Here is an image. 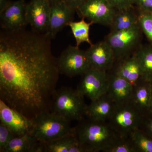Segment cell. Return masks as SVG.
I'll return each instance as SVG.
<instances>
[{"mask_svg":"<svg viewBox=\"0 0 152 152\" xmlns=\"http://www.w3.org/2000/svg\"><path fill=\"white\" fill-rule=\"evenodd\" d=\"M48 33L25 29L0 34V98L32 121L50 112L59 77Z\"/></svg>","mask_w":152,"mask_h":152,"instance_id":"cell-1","label":"cell"},{"mask_svg":"<svg viewBox=\"0 0 152 152\" xmlns=\"http://www.w3.org/2000/svg\"><path fill=\"white\" fill-rule=\"evenodd\" d=\"M78 122L76 134L84 152H106L120 137L108 122L85 118Z\"/></svg>","mask_w":152,"mask_h":152,"instance_id":"cell-2","label":"cell"},{"mask_svg":"<svg viewBox=\"0 0 152 152\" xmlns=\"http://www.w3.org/2000/svg\"><path fill=\"white\" fill-rule=\"evenodd\" d=\"M88 105L77 90L62 87L56 90L52 99L51 112L69 121L79 122L86 117Z\"/></svg>","mask_w":152,"mask_h":152,"instance_id":"cell-3","label":"cell"},{"mask_svg":"<svg viewBox=\"0 0 152 152\" xmlns=\"http://www.w3.org/2000/svg\"><path fill=\"white\" fill-rule=\"evenodd\" d=\"M30 133L39 141L47 143L75 131L71 122L52 112H44L32 121Z\"/></svg>","mask_w":152,"mask_h":152,"instance_id":"cell-4","label":"cell"},{"mask_svg":"<svg viewBox=\"0 0 152 152\" xmlns=\"http://www.w3.org/2000/svg\"><path fill=\"white\" fill-rule=\"evenodd\" d=\"M144 116L130 102L116 105L107 122L120 137H128L140 128Z\"/></svg>","mask_w":152,"mask_h":152,"instance_id":"cell-5","label":"cell"},{"mask_svg":"<svg viewBox=\"0 0 152 152\" xmlns=\"http://www.w3.org/2000/svg\"><path fill=\"white\" fill-rule=\"evenodd\" d=\"M142 33L139 24L129 29L110 31L105 40L113 49L115 61H119L134 53L140 42Z\"/></svg>","mask_w":152,"mask_h":152,"instance_id":"cell-6","label":"cell"},{"mask_svg":"<svg viewBox=\"0 0 152 152\" xmlns=\"http://www.w3.org/2000/svg\"><path fill=\"white\" fill-rule=\"evenodd\" d=\"M57 64L60 74L69 77L82 75L91 68L86 51L77 46L65 49L57 59Z\"/></svg>","mask_w":152,"mask_h":152,"instance_id":"cell-7","label":"cell"},{"mask_svg":"<svg viewBox=\"0 0 152 152\" xmlns=\"http://www.w3.org/2000/svg\"><path fill=\"white\" fill-rule=\"evenodd\" d=\"M82 76L77 89L83 96L92 101L107 94L109 83L107 72L90 68Z\"/></svg>","mask_w":152,"mask_h":152,"instance_id":"cell-8","label":"cell"},{"mask_svg":"<svg viewBox=\"0 0 152 152\" xmlns=\"http://www.w3.org/2000/svg\"><path fill=\"white\" fill-rule=\"evenodd\" d=\"M77 10L93 24L110 26L117 10L107 0H86Z\"/></svg>","mask_w":152,"mask_h":152,"instance_id":"cell-9","label":"cell"},{"mask_svg":"<svg viewBox=\"0 0 152 152\" xmlns=\"http://www.w3.org/2000/svg\"><path fill=\"white\" fill-rule=\"evenodd\" d=\"M51 4L46 0H31L26 4V18L28 24L37 32L48 31Z\"/></svg>","mask_w":152,"mask_h":152,"instance_id":"cell-10","label":"cell"},{"mask_svg":"<svg viewBox=\"0 0 152 152\" xmlns=\"http://www.w3.org/2000/svg\"><path fill=\"white\" fill-rule=\"evenodd\" d=\"M25 0L10 2L0 12L1 25L3 30L18 31L25 29L28 25L26 18Z\"/></svg>","mask_w":152,"mask_h":152,"instance_id":"cell-11","label":"cell"},{"mask_svg":"<svg viewBox=\"0 0 152 152\" xmlns=\"http://www.w3.org/2000/svg\"><path fill=\"white\" fill-rule=\"evenodd\" d=\"M86 51L91 68L107 72L113 66L115 54L105 40L91 45Z\"/></svg>","mask_w":152,"mask_h":152,"instance_id":"cell-12","label":"cell"},{"mask_svg":"<svg viewBox=\"0 0 152 152\" xmlns=\"http://www.w3.org/2000/svg\"><path fill=\"white\" fill-rule=\"evenodd\" d=\"M0 120L16 136L30 132L32 124V121L1 99Z\"/></svg>","mask_w":152,"mask_h":152,"instance_id":"cell-13","label":"cell"},{"mask_svg":"<svg viewBox=\"0 0 152 152\" xmlns=\"http://www.w3.org/2000/svg\"><path fill=\"white\" fill-rule=\"evenodd\" d=\"M75 9L70 7L64 0H59L51 4L48 33L52 39L65 27L73 21Z\"/></svg>","mask_w":152,"mask_h":152,"instance_id":"cell-14","label":"cell"},{"mask_svg":"<svg viewBox=\"0 0 152 152\" xmlns=\"http://www.w3.org/2000/svg\"><path fill=\"white\" fill-rule=\"evenodd\" d=\"M133 86L124 79L113 72L109 74L107 94L116 105L132 102Z\"/></svg>","mask_w":152,"mask_h":152,"instance_id":"cell-15","label":"cell"},{"mask_svg":"<svg viewBox=\"0 0 152 152\" xmlns=\"http://www.w3.org/2000/svg\"><path fill=\"white\" fill-rule=\"evenodd\" d=\"M118 62V64L114 71L115 74L127 81L133 86L145 81L140 66L134 53Z\"/></svg>","mask_w":152,"mask_h":152,"instance_id":"cell-16","label":"cell"},{"mask_svg":"<svg viewBox=\"0 0 152 152\" xmlns=\"http://www.w3.org/2000/svg\"><path fill=\"white\" fill-rule=\"evenodd\" d=\"M116 104L107 94L91 101L88 106L86 118L99 121H107L111 116Z\"/></svg>","mask_w":152,"mask_h":152,"instance_id":"cell-17","label":"cell"},{"mask_svg":"<svg viewBox=\"0 0 152 152\" xmlns=\"http://www.w3.org/2000/svg\"><path fill=\"white\" fill-rule=\"evenodd\" d=\"M1 152H45V147L29 132L15 136Z\"/></svg>","mask_w":152,"mask_h":152,"instance_id":"cell-18","label":"cell"},{"mask_svg":"<svg viewBox=\"0 0 152 152\" xmlns=\"http://www.w3.org/2000/svg\"><path fill=\"white\" fill-rule=\"evenodd\" d=\"M45 152H84L76 134L75 130L52 141L44 143Z\"/></svg>","mask_w":152,"mask_h":152,"instance_id":"cell-19","label":"cell"},{"mask_svg":"<svg viewBox=\"0 0 152 152\" xmlns=\"http://www.w3.org/2000/svg\"><path fill=\"white\" fill-rule=\"evenodd\" d=\"M133 87L132 103L145 115L150 113L151 97V82L145 81Z\"/></svg>","mask_w":152,"mask_h":152,"instance_id":"cell-20","label":"cell"},{"mask_svg":"<svg viewBox=\"0 0 152 152\" xmlns=\"http://www.w3.org/2000/svg\"><path fill=\"white\" fill-rule=\"evenodd\" d=\"M139 15L132 7L118 10L111 24V31H124L138 24Z\"/></svg>","mask_w":152,"mask_h":152,"instance_id":"cell-21","label":"cell"},{"mask_svg":"<svg viewBox=\"0 0 152 152\" xmlns=\"http://www.w3.org/2000/svg\"><path fill=\"white\" fill-rule=\"evenodd\" d=\"M141 69L144 80L152 82V45H140L134 53Z\"/></svg>","mask_w":152,"mask_h":152,"instance_id":"cell-22","label":"cell"},{"mask_svg":"<svg viewBox=\"0 0 152 152\" xmlns=\"http://www.w3.org/2000/svg\"><path fill=\"white\" fill-rule=\"evenodd\" d=\"M93 23L92 22L87 23L84 18L77 22H71L69 26L76 40V46H80L84 42H86L90 45H92L89 37L90 27Z\"/></svg>","mask_w":152,"mask_h":152,"instance_id":"cell-23","label":"cell"},{"mask_svg":"<svg viewBox=\"0 0 152 152\" xmlns=\"http://www.w3.org/2000/svg\"><path fill=\"white\" fill-rule=\"evenodd\" d=\"M130 137L136 152H152V137L140 129L134 130Z\"/></svg>","mask_w":152,"mask_h":152,"instance_id":"cell-24","label":"cell"},{"mask_svg":"<svg viewBox=\"0 0 152 152\" xmlns=\"http://www.w3.org/2000/svg\"><path fill=\"white\" fill-rule=\"evenodd\" d=\"M138 24L152 45V13L139 12Z\"/></svg>","mask_w":152,"mask_h":152,"instance_id":"cell-25","label":"cell"},{"mask_svg":"<svg viewBox=\"0 0 152 152\" xmlns=\"http://www.w3.org/2000/svg\"><path fill=\"white\" fill-rule=\"evenodd\" d=\"M106 152H136L129 136L120 137Z\"/></svg>","mask_w":152,"mask_h":152,"instance_id":"cell-26","label":"cell"},{"mask_svg":"<svg viewBox=\"0 0 152 152\" xmlns=\"http://www.w3.org/2000/svg\"><path fill=\"white\" fill-rule=\"evenodd\" d=\"M15 135L2 123L0 124V152L8 144Z\"/></svg>","mask_w":152,"mask_h":152,"instance_id":"cell-27","label":"cell"},{"mask_svg":"<svg viewBox=\"0 0 152 152\" xmlns=\"http://www.w3.org/2000/svg\"><path fill=\"white\" fill-rule=\"evenodd\" d=\"M139 12L152 13V0H132Z\"/></svg>","mask_w":152,"mask_h":152,"instance_id":"cell-28","label":"cell"},{"mask_svg":"<svg viewBox=\"0 0 152 152\" xmlns=\"http://www.w3.org/2000/svg\"><path fill=\"white\" fill-rule=\"evenodd\" d=\"M139 129L152 137V113H149L144 116L141 125Z\"/></svg>","mask_w":152,"mask_h":152,"instance_id":"cell-29","label":"cell"},{"mask_svg":"<svg viewBox=\"0 0 152 152\" xmlns=\"http://www.w3.org/2000/svg\"><path fill=\"white\" fill-rule=\"evenodd\" d=\"M117 10L132 7V0H107Z\"/></svg>","mask_w":152,"mask_h":152,"instance_id":"cell-30","label":"cell"},{"mask_svg":"<svg viewBox=\"0 0 152 152\" xmlns=\"http://www.w3.org/2000/svg\"><path fill=\"white\" fill-rule=\"evenodd\" d=\"M70 7L77 10L86 0H64Z\"/></svg>","mask_w":152,"mask_h":152,"instance_id":"cell-31","label":"cell"},{"mask_svg":"<svg viewBox=\"0 0 152 152\" xmlns=\"http://www.w3.org/2000/svg\"><path fill=\"white\" fill-rule=\"evenodd\" d=\"M10 2L8 0H0V12L4 10Z\"/></svg>","mask_w":152,"mask_h":152,"instance_id":"cell-32","label":"cell"},{"mask_svg":"<svg viewBox=\"0 0 152 152\" xmlns=\"http://www.w3.org/2000/svg\"><path fill=\"white\" fill-rule=\"evenodd\" d=\"M151 106H150V113H152V82H151Z\"/></svg>","mask_w":152,"mask_h":152,"instance_id":"cell-33","label":"cell"},{"mask_svg":"<svg viewBox=\"0 0 152 152\" xmlns=\"http://www.w3.org/2000/svg\"><path fill=\"white\" fill-rule=\"evenodd\" d=\"M46 1H48L50 4H51L52 3H54L55 2L59 1V0H46Z\"/></svg>","mask_w":152,"mask_h":152,"instance_id":"cell-34","label":"cell"}]
</instances>
